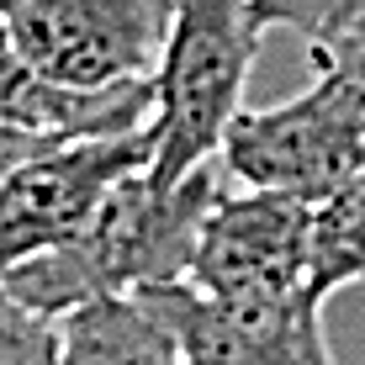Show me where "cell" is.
Wrapping results in <instances>:
<instances>
[{"mask_svg": "<svg viewBox=\"0 0 365 365\" xmlns=\"http://www.w3.org/2000/svg\"><path fill=\"white\" fill-rule=\"evenodd\" d=\"M58 365H185V355L165 312L143 292H128L58 318Z\"/></svg>", "mask_w": 365, "mask_h": 365, "instance_id": "obj_9", "label": "cell"}, {"mask_svg": "<svg viewBox=\"0 0 365 365\" xmlns=\"http://www.w3.org/2000/svg\"><path fill=\"white\" fill-rule=\"evenodd\" d=\"M148 159H154V122L111 138L48 143L27 154L0 180V275L80 233L101 196L133 170H148Z\"/></svg>", "mask_w": 365, "mask_h": 365, "instance_id": "obj_5", "label": "cell"}, {"mask_svg": "<svg viewBox=\"0 0 365 365\" xmlns=\"http://www.w3.org/2000/svg\"><path fill=\"white\" fill-rule=\"evenodd\" d=\"M355 281H365V175H355L344 191L318 201L312 259H307V292L318 302H329Z\"/></svg>", "mask_w": 365, "mask_h": 365, "instance_id": "obj_10", "label": "cell"}, {"mask_svg": "<svg viewBox=\"0 0 365 365\" xmlns=\"http://www.w3.org/2000/svg\"><path fill=\"white\" fill-rule=\"evenodd\" d=\"M312 212L318 201L292 191H217L201 217L185 281L222 302H281L307 292Z\"/></svg>", "mask_w": 365, "mask_h": 365, "instance_id": "obj_6", "label": "cell"}, {"mask_svg": "<svg viewBox=\"0 0 365 365\" xmlns=\"http://www.w3.org/2000/svg\"><path fill=\"white\" fill-rule=\"evenodd\" d=\"M212 201H217L212 165H196L180 180H154L148 170H133L101 196L80 233L0 275V292L43 318H64L96 297H128L143 286L185 281Z\"/></svg>", "mask_w": 365, "mask_h": 365, "instance_id": "obj_1", "label": "cell"}, {"mask_svg": "<svg viewBox=\"0 0 365 365\" xmlns=\"http://www.w3.org/2000/svg\"><path fill=\"white\" fill-rule=\"evenodd\" d=\"M180 339L185 365H334L323 339V302L312 292L281 302H222L191 281L143 286Z\"/></svg>", "mask_w": 365, "mask_h": 365, "instance_id": "obj_7", "label": "cell"}, {"mask_svg": "<svg viewBox=\"0 0 365 365\" xmlns=\"http://www.w3.org/2000/svg\"><path fill=\"white\" fill-rule=\"evenodd\" d=\"M37 148H48V138H37V133H27V128H16V122L0 117V180H6L27 154H37Z\"/></svg>", "mask_w": 365, "mask_h": 365, "instance_id": "obj_14", "label": "cell"}, {"mask_svg": "<svg viewBox=\"0 0 365 365\" xmlns=\"http://www.w3.org/2000/svg\"><path fill=\"white\" fill-rule=\"evenodd\" d=\"M259 53L249 0H175L170 43L154 74V180H180L222 148L244 111V85Z\"/></svg>", "mask_w": 365, "mask_h": 365, "instance_id": "obj_2", "label": "cell"}, {"mask_svg": "<svg viewBox=\"0 0 365 365\" xmlns=\"http://www.w3.org/2000/svg\"><path fill=\"white\" fill-rule=\"evenodd\" d=\"M222 165L255 191L323 201L365 175V85L323 69L318 85L265 111H238L222 133Z\"/></svg>", "mask_w": 365, "mask_h": 365, "instance_id": "obj_3", "label": "cell"}, {"mask_svg": "<svg viewBox=\"0 0 365 365\" xmlns=\"http://www.w3.org/2000/svg\"><path fill=\"white\" fill-rule=\"evenodd\" d=\"M307 48L318 58V69H344L365 85V0H344Z\"/></svg>", "mask_w": 365, "mask_h": 365, "instance_id": "obj_12", "label": "cell"}, {"mask_svg": "<svg viewBox=\"0 0 365 365\" xmlns=\"http://www.w3.org/2000/svg\"><path fill=\"white\" fill-rule=\"evenodd\" d=\"M0 16L48 85L101 91L159 74L175 0H0Z\"/></svg>", "mask_w": 365, "mask_h": 365, "instance_id": "obj_4", "label": "cell"}, {"mask_svg": "<svg viewBox=\"0 0 365 365\" xmlns=\"http://www.w3.org/2000/svg\"><path fill=\"white\" fill-rule=\"evenodd\" d=\"M344 6V0H249V16H255V27H292L312 43L323 27H329V16Z\"/></svg>", "mask_w": 365, "mask_h": 365, "instance_id": "obj_13", "label": "cell"}, {"mask_svg": "<svg viewBox=\"0 0 365 365\" xmlns=\"http://www.w3.org/2000/svg\"><path fill=\"white\" fill-rule=\"evenodd\" d=\"M0 365H58V318L0 292Z\"/></svg>", "mask_w": 365, "mask_h": 365, "instance_id": "obj_11", "label": "cell"}, {"mask_svg": "<svg viewBox=\"0 0 365 365\" xmlns=\"http://www.w3.org/2000/svg\"><path fill=\"white\" fill-rule=\"evenodd\" d=\"M0 117L27 128L48 143H74V138H111L154 122V80H122L101 91H69L48 85L11 43V27L0 16Z\"/></svg>", "mask_w": 365, "mask_h": 365, "instance_id": "obj_8", "label": "cell"}]
</instances>
